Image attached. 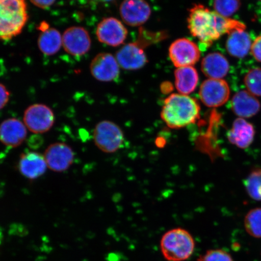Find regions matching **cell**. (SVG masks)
Instances as JSON below:
<instances>
[{
  "mask_svg": "<svg viewBox=\"0 0 261 261\" xmlns=\"http://www.w3.org/2000/svg\"><path fill=\"white\" fill-rule=\"evenodd\" d=\"M197 261H234L227 251L221 249L207 250L199 256Z\"/></svg>",
  "mask_w": 261,
  "mask_h": 261,
  "instance_id": "cell-27",
  "label": "cell"
},
{
  "mask_svg": "<svg viewBox=\"0 0 261 261\" xmlns=\"http://www.w3.org/2000/svg\"><path fill=\"white\" fill-rule=\"evenodd\" d=\"M94 143L100 151L111 154L122 148L125 135L122 129L116 123L103 120L97 124L93 132Z\"/></svg>",
  "mask_w": 261,
  "mask_h": 261,
  "instance_id": "cell-5",
  "label": "cell"
},
{
  "mask_svg": "<svg viewBox=\"0 0 261 261\" xmlns=\"http://www.w3.org/2000/svg\"><path fill=\"white\" fill-rule=\"evenodd\" d=\"M200 112V104L195 98L174 93L164 100L161 116L169 128L181 129L197 122Z\"/></svg>",
  "mask_w": 261,
  "mask_h": 261,
  "instance_id": "cell-2",
  "label": "cell"
},
{
  "mask_svg": "<svg viewBox=\"0 0 261 261\" xmlns=\"http://www.w3.org/2000/svg\"><path fill=\"white\" fill-rule=\"evenodd\" d=\"M173 90V86L171 83L165 82L161 85V90L162 93L167 94L170 93Z\"/></svg>",
  "mask_w": 261,
  "mask_h": 261,
  "instance_id": "cell-31",
  "label": "cell"
},
{
  "mask_svg": "<svg viewBox=\"0 0 261 261\" xmlns=\"http://www.w3.org/2000/svg\"><path fill=\"white\" fill-rule=\"evenodd\" d=\"M260 1H261V0H260Z\"/></svg>",
  "mask_w": 261,
  "mask_h": 261,
  "instance_id": "cell-34",
  "label": "cell"
},
{
  "mask_svg": "<svg viewBox=\"0 0 261 261\" xmlns=\"http://www.w3.org/2000/svg\"><path fill=\"white\" fill-rule=\"evenodd\" d=\"M169 55L173 64L180 68L192 66L200 60V48L187 38H180L172 42L169 48Z\"/></svg>",
  "mask_w": 261,
  "mask_h": 261,
  "instance_id": "cell-7",
  "label": "cell"
},
{
  "mask_svg": "<svg viewBox=\"0 0 261 261\" xmlns=\"http://www.w3.org/2000/svg\"><path fill=\"white\" fill-rule=\"evenodd\" d=\"M47 165L40 153L29 151L22 153L18 162V170L26 178L34 180L41 177L46 172Z\"/></svg>",
  "mask_w": 261,
  "mask_h": 261,
  "instance_id": "cell-16",
  "label": "cell"
},
{
  "mask_svg": "<svg viewBox=\"0 0 261 261\" xmlns=\"http://www.w3.org/2000/svg\"><path fill=\"white\" fill-rule=\"evenodd\" d=\"M94 1H95V0H94Z\"/></svg>",
  "mask_w": 261,
  "mask_h": 261,
  "instance_id": "cell-33",
  "label": "cell"
},
{
  "mask_svg": "<svg viewBox=\"0 0 261 261\" xmlns=\"http://www.w3.org/2000/svg\"><path fill=\"white\" fill-rule=\"evenodd\" d=\"M120 14L125 23L137 27L148 20L151 9L146 0H124L120 6Z\"/></svg>",
  "mask_w": 261,
  "mask_h": 261,
  "instance_id": "cell-12",
  "label": "cell"
},
{
  "mask_svg": "<svg viewBox=\"0 0 261 261\" xmlns=\"http://www.w3.org/2000/svg\"><path fill=\"white\" fill-rule=\"evenodd\" d=\"M44 156L47 168L56 172L67 171L72 165L74 152L66 143L57 142L49 145L44 152Z\"/></svg>",
  "mask_w": 261,
  "mask_h": 261,
  "instance_id": "cell-9",
  "label": "cell"
},
{
  "mask_svg": "<svg viewBox=\"0 0 261 261\" xmlns=\"http://www.w3.org/2000/svg\"><path fill=\"white\" fill-rule=\"evenodd\" d=\"M119 64L112 54L101 53L91 61L90 71L92 76L101 82H111L119 76Z\"/></svg>",
  "mask_w": 261,
  "mask_h": 261,
  "instance_id": "cell-13",
  "label": "cell"
},
{
  "mask_svg": "<svg viewBox=\"0 0 261 261\" xmlns=\"http://www.w3.org/2000/svg\"><path fill=\"white\" fill-rule=\"evenodd\" d=\"M201 70L210 79H223L229 70V63L224 55L211 53L202 60Z\"/></svg>",
  "mask_w": 261,
  "mask_h": 261,
  "instance_id": "cell-21",
  "label": "cell"
},
{
  "mask_svg": "<svg viewBox=\"0 0 261 261\" xmlns=\"http://www.w3.org/2000/svg\"><path fill=\"white\" fill-rule=\"evenodd\" d=\"M27 136V127L17 119L9 118L0 124V142L9 148L21 145Z\"/></svg>",
  "mask_w": 261,
  "mask_h": 261,
  "instance_id": "cell-15",
  "label": "cell"
},
{
  "mask_svg": "<svg viewBox=\"0 0 261 261\" xmlns=\"http://www.w3.org/2000/svg\"><path fill=\"white\" fill-rule=\"evenodd\" d=\"M96 34L102 43L117 47L125 42L128 31L119 19L109 17L103 19L98 24Z\"/></svg>",
  "mask_w": 261,
  "mask_h": 261,
  "instance_id": "cell-10",
  "label": "cell"
},
{
  "mask_svg": "<svg viewBox=\"0 0 261 261\" xmlns=\"http://www.w3.org/2000/svg\"><path fill=\"white\" fill-rule=\"evenodd\" d=\"M254 135L255 130L252 124L240 117L234 120L232 127L227 133V138L231 144L245 149L252 144Z\"/></svg>",
  "mask_w": 261,
  "mask_h": 261,
  "instance_id": "cell-19",
  "label": "cell"
},
{
  "mask_svg": "<svg viewBox=\"0 0 261 261\" xmlns=\"http://www.w3.org/2000/svg\"><path fill=\"white\" fill-rule=\"evenodd\" d=\"M23 121L28 129L33 133L43 134L50 130L54 125L55 114L45 104H33L25 110Z\"/></svg>",
  "mask_w": 261,
  "mask_h": 261,
  "instance_id": "cell-6",
  "label": "cell"
},
{
  "mask_svg": "<svg viewBox=\"0 0 261 261\" xmlns=\"http://www.w3.org/2000/svg\"><path fill=\"white\" fill-rule=\"evenodd\" d=\"M244 84L249 93L261 97V68L250 70L244 77Z\"/></svg>",
  "mask_w": 261,
  "mask_h": 261,
  "instance_id": "cell-25",
  "label": "cell"
},
{
  "mask_svg": "<svg viewBox=\"0 0 261 261\" xmlns=\"http://www.w3.org/2000/svg\"><path fill=\"white\" fill-rule=\"evenodd\" d=\"M246 29H237L228 34L226 49L231 57L244 58L249 53L253 42Z\"/></svg>",
  "mask_w": 261,
  "mask_h": 261,
  "instance_id": "cell-20",
  "label": "cell"
},
{
  "mask_svg": "<svg viewBox=\"0 0 261 261\" xmlns=\"http://www.w3.org/2000/svg\"><path fill=\"white\" fill-rule=\"evenodd\" d=\"M248 194L254 200L261 201V169H253L244 181Z\"/></svg>",
  "mask_w": 261,
  "mask_h": 261,
  "instance_id": "cell-24",
  "label": "cell"
},
{
  "mask_svg": "<svg viewBox=\"0 0 261 261\" xmlns=\"http://www.w3.org/2000/svg\"><path fill=\"white\" fill-rule=\"evenodd\" d=\"M28 19L25 0H0V40L20 34Z\"/></svg>",
  "mask_w": 261,
  "mask_h": 261,
  "instance_id": "cell-3",
  "label": "cell"
},
{
  "mask_svg": "<svg viewBox=\"0 0 261 261\" xmlns=\"http://www.w3.org/2000/svg\"><path fill=\"white\" fill-rule=\"evenodd\" d=\"M33 5L41 9H47L53 5L56 0H30Z\"/></svg>",
  "mask_w": 261,
  "mask_h": 261,
  "instance_id": "cell-30",
  "label": "cell"
},
{
  "mask_svg": "<svg viewBox=\"0 0 261 261\" xmlns=\"http://www.w3.org/2000/svg\"><path fill=\"white\" fill-rule=\"evenodd\" d=\"M175 85L179 94L189 95L197 88L199 76L197 70L192 66L178 68L174 73Z\"/></svg>",
  "mask_w": 261,
  "mask_h": 261,
  "instance_id": "cell-22",
  "label": "cell"
},
{
  "mask_svg": "<svg viewBox=\"0 0 261 261\" xmlns=\"http://www.w3.org/2000/svg\"><path fill=\"white\" fill-rule=\"evenodd\" d=\"M10 95L9 91L7 88L2 83H0V110L7 105L9 102Z\"/></svg>",
  "mask_w": 261,
  "mask_h": 261,
  "instance_id": "cell-29",
  "label": "cell"
},
{
  "mask_svg": "<svg viewBox=\"0 0 261 261\" xmlns=\"http://www.w3.org/2000/svg\"><path fill=\"white\" fill-rule=\"evenodd\" d=\"M245 230L250 237L261 238V208H254L246 214L244 221Z\"/></svg>",
  "mask_w": 261,
  "mask_h": 261,
  "instance_id": "cell-23",
  "label": "cell"
},
{
  "mask_svg": "<svg viewBox=\"0 0 261 261\" xmlns=\"http://www.w3.org/2000/svg\"><path fill=\"white\" fill-rule=\"evenodd\" d=\"M91 41L89 32L81 26L68 28L63 36V45L67 54L82 57L89 52Z\"/></svg>",
  "mask_w": 261,
  "mask_h": 261,
  "instance_id": "cell-11",
  "label": "cell"
},
{
  "mask_svg": "<svg viewBox=\"0 0 261 261\" xmlns=\"http://www.w3.org/2000/svg\"><path fill=\"white\" fill-rule=\"evenodd\" d=\"M251 52L254 59L261 63V35L253 41L251 47Z\"/></svg>",
  "mask_w": 261,
  "mask_h": 261,
  "instance_id": "cell-28",
  "label": "cell"
},
{
  "mask_svg": "<svg viewBox=\"0 0 261 261\" xmlns=\"http://www.w3.org/2000/svg\"><path fill=\"white\" fill-rule=\"evenodd\" d=\"M41 32L38 40L39 49L42 54L51 56L60 50L63 37L56 29L50 27L47 22H41L38 28Z\"/></svg>",
  "mask_w": 261,
  "mask_h": 261,
  "instance_id": "cell-18",
  "label": "cell"
},
{
  "mask_svg": "<svg viewBox=\"0 0 261 261\" xmlns=\"http://www.w3.org/2000/svg\"><path fill=\"white\" fill-rule=\"evenodd\" d=\"M143 47L138 41L124 45L117 52L116 60L123 69L136 70L144 67L148 59Z\"/></svg>",
  "mask_w": 261,
  "mask_h": 261,
  "instance_id": "cell-14",
  "label": "cell"
},
{
  "mask_svg": "<svg viewBox=\"0 0 261 261\" xmlns=\"http://www.w3.org/2000/svg\"><path fill=\"white\" fill-rule=\"evenodd\" d=\"M241 0H214V8L217 14L228 18L240 9Z\"/></svg>",
  "mask_w": 261,
  "mask_h": 261,
  "instance_id": "cell-26",
  "label": "cell"
},
{
  "mask_svg": "<svg viewBox=\"0 0 261 261\" xmlns=\"http://www.w3.org/2000/svg\"><path fill=\"white\" fill-rule=\"evenodd\" d=\"M112 0H96V2L97 3H107L112 2Z\"/></svg>",
  "mask_w": 261,
  "mask_h": 261,
  "instance_id": "cell-32",
  "label": "cell"
},
{
  "mask_svg": "<svg viewBox=\"0 0 261 261\" xmlns=\"http://www.w3.org/2000/svg\"><path fill=\"white\" fill-rule=\"evenodd\" d=\"M199 96L204 106L220 107L224 105L229 98V86L223 79H208L201 85Z\"/></svg>",
  "mask_w": 261,
  "mask_h": 261,
  "instance_id": "cell-8",
  "label": "cell"
},
{
  "mask_svg": "<svg viewBox=\"0 0 261 261\" xmlns=\"http://www.w3.org/2000/svg\"><path fill=\"white\" fill-rule=\"evenodd\" d=\"M161 252L168 261H185L194 253L195 242L190 232L180 227L166 231L160 243Z\"/></svg>",
  "mask_w": 261,
  "mask_h": 261,
  "instance_id": "cell-4",
  "label": "cell"
},
{
  "mask_svg": "<svg viewBox=\"0 0 261 261\" xmlns=\"http://www.w3.org/2000/svg\"><path fill=\"white\" fill-rule=\"evenodd\" d=\"M188 25L191 34L200 41L201 48L210 47L222 35L246 28L242 22L224 17L200 4L189 10Z\"/></svg>",
  "mask_w": 261,
  "mask_h": 261,
  "instance_id": "cell-1",
  "label": "cell"
},
{
  "mask_svg": "<svg viewBox=\"0 0 261 261\" xmlns=\"http://www.w3.org/2000/svg\"><path fill=\"white\" fill-rule=\"evenodd\" d=\"M231 110L240 118H250L259 112L260 103L253 94L248 91H239L232 98Z\"/></svg>",
  "mask_w": 261,
  "mask_h": 261,
  "instance_id": "cell-17",
  "label": "cell"
}]
</instances>
